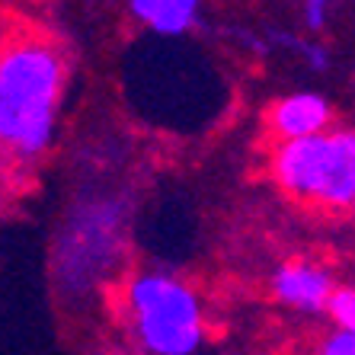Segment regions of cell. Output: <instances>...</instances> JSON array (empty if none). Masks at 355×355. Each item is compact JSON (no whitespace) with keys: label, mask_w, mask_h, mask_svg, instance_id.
I'll return each instance as SVG.
<instances>
[{"label":"cell","mask_w":355,"mask_h":355,"mask_svg":"<svg viewBox=\"0 0 355 355\" xmlns=\"http://www.w3.org/2000/svg\"><path fill=\"white\" fill-rule=\"evenodd\" d=\"M64 64L45 42L26 39L0 51V148L33 160L55 138Z\"/></svg>","instance_id":"obj_1"},{"label":"cell","mask_w":355,"mask_h":355,"mask_svg":"<svg viewBox=\"0 0 355 355\" xmlns=\"http://www.w3.org/2000/svg\"><path fill=\"white\" fill-rule=\"evenodd\" d=\"M272 176L291 196L333 208L355 205V132L282 141L272 154Z\"/></svg>","instance_id":"obj_2"},{"label":"cell","mask_w":355,"mask_h":355,"mask_svg":"<svg viewBox=\"0 0 355 355\" xmlns=\"http://www.w3.org/2000/svg\"><path fill=\"white\" fill-rule=\"evenodd\" d=\"M135 333L150 355H192L202 346V307L182 282L144 272L128 285Z\"/></svg>","instance_id":"obj_3"},{"label":"cell","mask_w":355,"mask_h":355,"mask_svg":"<svg viewBox=\"0 0 355 355\" xmlns=\"http://www.w3.org/2000/svg\"><path fill=\"white\" fill-rule=\"evenodd\" d=\"M119 227L122 208L112 202L77 208L55 247V272L64 288H87L103 269H109V259L119 250Z\"/></svg>","instance_id":"obj_4"},{"label":"cell","mask_w":355,"mask_h":355,"mask_svg":"<svg viewBox=\"0 0 355 355\" xmlns=\"http://www.w3.org/2000/svg\"><path fill=\"white\" fill-rule=\"evenodd\" d=\"M333 275L311 263H285L272 275V291L282 304L297 311H323L333 295Z\"/></svg>","instance_id":"obj_5"},{"label":"cell","mask_w":355,"mask_h":355,"mask_svg":"<svg viewBox=\"0 0 355 355\" xmlns=\"http://www.w3.org/2000/svg\"><path fill=\"white\" fill-rule=\"evenodd\" d=\"M269 122L285 141L314 138L330 125V103L320 93H291L282 103H275Z\"/></svg>","instance_id":"obj_6"},{"label":"cell","mask_w":355,"mask_h":355,"mask_svg":"<svg viewBox=\"0 0 355 355\" xmlns=\"http://www.w3.org/2000/svg\"><path fill=\"white\" fill-rule=\"evenodd\" d=\"M144 26L160 35H180L196 26V0H132L128 7Z\"/></svg>","instance_id":"obj_7"},{"label":"cell","mask_w":355,"mask_h":355,"mask_svg":"<svg viewBox=\"0 0 355 355\" xmlns=\"http://www.w3.org/2000/svg\"><path fill=\"white\" fill-rule=\"evenodd\" d=\"M327 311L339 323V330L355 336V288H333L330 301H327Z\"/></svg>","instance_id":"obj_8"},{"label":"cell","mask_w":355,"mask_h":355,"mask_svg":"<svg viewBox=\"0 0 355 355\" xmlns=\"http://www.w3.org/2000/svg\"><path fill=\"white\" fill-rule=\"evenodd\" d=\"M282 42H291V49H297L301 55H304L311 64L317 67V71H327L330 67V51L327 49H320V45H307V42H301V39H291V35H279Z\"/></svg>","instance_id":"obj_9"},{"label":"cell","mask_w":355,"mask_h":355,"mask_svg":"<svg viewBox=\"0 0 355 355\" xmlns=\"http://www.w3.org/2000/svg\"><path fill=\"white\" fill-rule=\"evenodd\" d=\"M320 355H355V336H352V333L336 330L333 336H327Z\"/></svg>","instance_id":"obj_10"},{"label":"cell","mask_w":355,"mask_h":355,"mask_svg":"<svg viewBox=\"0 0 355 355\" xmlns=\"http://www.w3.org/2000/svg\"><path fill=\"white\" fill-rule=\"evenodd\" d=\"M304 23L311 33H320L323 26H327V3L323 0H311L304 3Z\"/></svg>","instance_id":"obj_11"}]
</instances>
